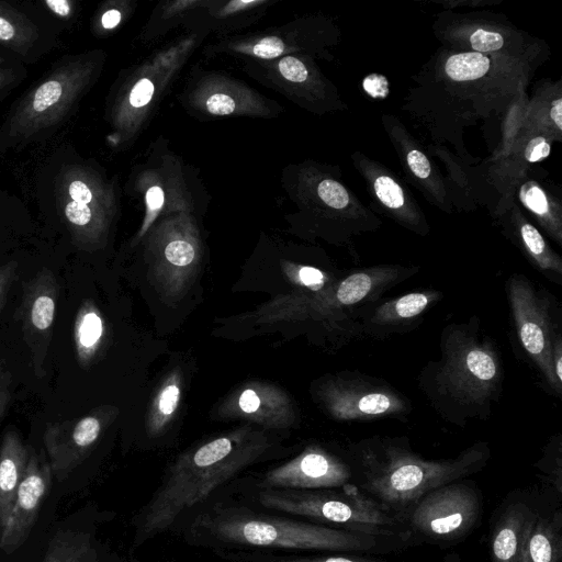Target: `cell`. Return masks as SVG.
I'll use <instances>...</instances> for the list:
<instances>
[{"label":"cell","mask_w":562,"mask_h":562,"mask_svg":"<svg viewBox=\"0 0 562 562\" xmlns=\"http://www.w3.org/2000/svg\"><path fill=\"white\" fill-rule=\"evenodd\" d=\"M271 447L265 429L245 425L183 452L138 516L140 539L168 529L180 514L260 460Z\"/></svg>","instance_id":"1"},{"label":"cell","mask_w":562,"mask_h":562,"mask_svg":"<svg viewBox=\"0 0 562 562\" xmlns=\"http://www.w3.org/2000/svg\"><path fill=\"white\" fill-rule=\"evenodd\" d=\"M356 476L364 493L397 517L426 493L480 471L490 450L476 443L448 460H426L390 438L356 445Z\"/></svg>","instance_id":"2"},{"label":"cell","mask_w":562,"mask_h":562,"mask_svg":"<svg viewBox=\"0 0 562 562\" xmlns=\"http://www.w3.org/2000/svg\"><path fill=\"white\" fill-rule=\"evenodd\" d=\"M87 54L66 55L11 106L0 126V154L43 139L75 111L95 72Z\"/></svg>","instance_id":"3"},{"label":"cell","mask_w":562,"mask_h":562,"mask_svg":"<svg viewBox=\"0 0 562 562\" xmlns=\"http://www.w3.org/2000/svg\"><path fill=\"white\" fill-rule=\"evenodd\" d=\"M205 526L214 537L223 541L261 548L384 553L401 549L409 542L401 537L378 536L260 515L212 518Z\"/></svg>","instance_id":"4"},{"label":"cell","mask_w":562,"mask_h":562,"mask_svg":"<svg viewBox=\"0 0 562 562\" xmlns=\"http://www.w3.org/2000/svg\"><path fill=\"white\" fill-rule=\"evenodd\" d=\"M446 333L442 358L432 378V396L464 416H483L502 386L498 352L491 340L479 338L474 328L453 326Z\"/></svg>","instance_id":"5"},{"label":"cell","mask_w":562,"mask_h":562,"mask_svg":"<svg viewBox=\"0 0 562 562\" xmlns=\"http://www.w3.org/2000/svg\"><path fill=\"white\" fill-rule=\"evenodd\" d=\"M262 506L333 524L334 527L411 540L398 517L355 484L340 491L267 488L259 495Z\"/></svg>","instance_id":"6"},{"label":"cell","mask_w":562,"mask_h":562,"mask_svg":"<svg viewBox=\"0 0 562 562\" xmlns=\"http://www.w3.org/2000/svg\"><path fill=\"white\" fill-rule=\"evenodd\" d=\"M481 507L477 488L460 480L426 493L398 519L411 537L451 542L464 538L474 528Z\"/></svg>","instance_id":"7"},{"label":"cell","mask_w":562,"mask_h":562,"mask_svg":"<svg viewBox=\"0 0 562 562\" xmlns=\"http://www.w3.org/2000/svg\"><path fill=\"white\" fill-rule=\"evenodd\" d=\"M55 198L61 222L75 245L93 248L105 232V192L82 166L70 165L56 179Z\"/></svg>","instance_id":"8"},{"label":"cell","mask_w":562,"mask_h":562,"mask_svg":"<svg viewBox=\"0 0 562 562\" xmlns=\"http://www.w3.org/2000/svg\"><path fill=\"white\" fill-rule=\"evenodd\" d=\"M507 296L520 345L554 392L561 394L560 383L552 369L554 333L549 302L524 276H513L507 282Z\"/></svg>","instance_id":"9"},{"label":"cell","mask_w":562,"mask_h":562,"mask_svg":"<svg viewBox=\"0 0 562 562\" xmlns=\"http://www.w3.org/2000/svg\"><path fill=\"white\" fill-rule=\"evenodd\" d=\"M318 397L327 414L338 420H368L408 411L407 401L396 391L360 378L329 379L319 386Z\"/></svg>","instance_id":"10"},{"label":"cell","mask_w":562,"mask_h":562,"mask_svg":"<svg viewBox=\"0 0 562 562\" xmlns=\"http://www.w3.org/2000/svg\"><path fill=\"white\" fill-rule=\"evenodd\" d=\"M114 417L112 407H98L89 414L46 427L43 440L53 475L58 482L90 454L103 430Z\"/></svg>","instance_id":"11"},{"label":"cell","mask_w":562,"mask_h":562,"mask_svg":"<svg viewBox=\"0 0 562 562\" xmlns=\"http://www.w3.org/2000/svg\"><path fill=\"white\" fill-rule=\"evenodd\" d=\"M222 419L249 420L267 429L291 428L299 422L296 406L279 385L248 381L238 385L216 407Z\"/></svg>","instance_id":"12"},{"label":"cell","mask_w":562,"mask_h":562,"mask_svg":"<svg viewBox=\"0 0 562 562\" xmlns=\"http://www.w3.org/2000/svg\"><path fill=\"white\" fill-rule=\"evenodd\" d=\"M58 295L59 284L54 273L44 268L23 284L21 304L16 310L37 376H43L46 372L45 361L52 339Z\"/></svg>","instance_id":"13"},{"label":"cell","mask_w":562,"mask_h":562,"mask_svg":"<svg viewBox=\"0 0 562 562\" xmlns=\"http://www.w3.org/2000/svg\"><path fill=\"white\" fill-rule=\"evenodd\" d=\"M353 476L352 468L318 446H310L299 456L266 473L261 486L316 491L338 488Z\"/></svg>","instance_id":"14"},{"label":"cell","mask_w":562,"mask_h":562,"mask_svg":"<svg viewBox=\"0 0 562 562\" xmlns=\"http://www.w3.org/2000/svg\"><path fill=\"white\" fill-rule=\"evenodd\" d=\"M53 473L46 453L30 451L27 467L19 485L16 496L0 532V549L11 554L19 549L30 536L37 519L40 508L46 497Z\"/></svg>","instance_id":"15"},{"label":"cell","mask_w":562,"mask_h":562,"mask_svg":"<svg viewBox=\"0 0 562 562\" xmlns=\"http://www.w3.org/2000/svg\"><path fill=\"white\" fill-rule=\"evenodd\" d=\"M55 44L54 34L25 10L0 0V46L22 63H34Z\"/></svg>","instance_id":"16"},{"label":"cell","mask_w":562,"mask_h":562,"mask_svg":"<svg viewBox=\"0 0 562 562\" xmlns=\"http://www.w3.org/2000/svg\"><path fill=\"white\" fill-rule=\"evenodd\" d=\"M406 278L396 268H371L353 272L333 285L327 294L324 317H328L345 307L361 303H371L387 286Z\"/></svg>","instance_id":"17"},{"label":"cell","mask_w":562,"mask_h":562,"mask_svg":"<svg viewBox=\"0 0 562 562\" xmlns=\"http://www.w3.org/2000/svg\"><path fill=\"white\" fill-rule=\"evenodd\" d=\"M538 513L522 502L507 506L491 535L492 562H520L529 530Z\"/></svg>","instance_id":"18"},{"label":"cell","mask_w":562,"mask_h":562,"mask_svg":"<svg viewBox=\"0 0 562 562\" xmlns=\"http://www.w3.org/2000/svg\"><path fill=\"white\" fill-rule=\"evenodd\" d=\"M29 457L30 449L18 432L8 430L0 443V532L7 524Z\"/></svg>","instance_id":"19"},{"label":"cell","mask_w":562,"mask_h":562,"mask_svg":"<svg viewBox=\"0 0 562 562\" xmlns=\"http://www.w3.org/2000/svg\"><path fill=\"white\" fill-rule=\"evenodd\" d=\"M440 297L441 293L437 291L407 293L379 305L368 318L367 325L375 333L404 328L418 319Z\"/></svg>","instance_id":"20"},{"label":"cell","mask_w":562,"mask_h":562,"mask_svg":"<svg viewBox=\"0 0 562 562\" xmlns=\"http://www.w3.org/2000/svg\"><path fill=\"white\" fill-rule=\"evenodd\" d=\"M561 512L538 513L527 536L520 562H562Z\"/></svg>","instance_id":"21"},{"label":"cell","mask_w":562,"mask_h":562,"mask_svg":"<svg viewBox=\"0 0 562 562\" xmlns=\"http://www.w3.org/2000/svg\"><path fill=\"white\" fill-rule=\"evenodd\" d=\"M104 319L95 304L86 300L77 311L74 323V344L79 366L88 369L102 347Z\"/></svg>","instance_id":"22"},{"label":"cell","mask_w":562,"mask_h":562,"mask_svg":"<svg viewBox=\"0 0 562 562\" xmlns=\"http://www.w3.org/2000/svg\"><path fill=\"white\" fill-rule=\"evenodd\" d=\"M42 562H98V553L89 533L60 529L50 539Z\"/></svg>","instance_id":"23"},{"label":"cell","mask_w":562,"mask_h":562,"mask_svg":"<svg viewBox=\"0 0 562 562\" xmlns=\"http://www.w3.org/2000/svg\"><path fill=\"white\" fill-rule=\"evenodd\" d=\"M182 375L179 369L172 370L162 381L153 400L147 418L149 435L164 431L178 409L181 398Z\"/></svg>","instance_id":"24"},{"label":"cell","mask_w":562,"mask_h":562,"mask_svg":"<svg viewBox=\"0 0 562 562\" xmlns=\"http://www.w3.org/2000/svg\"><path fill=\"white\" fill-rule=\"evenodd\" d=\"M519 233L524 247L535 266L552 281L561 284V259L549 249L538 229L529 223H524Z\"/></svg>","instance_id":"25"},{"label":"cell","mask_w":562,"mask_h":562,"mask_svg":"<svg viewBox=\"0 0 562 562\" xmlns=\"http://www.w3.org/2000/svg\"><path fill=\"white\" fill-rule=\"evenodd\" d=\"M490 68V59L476 52L452 55L445 65L446 74L456 81L474 80L483 77Z\"/></svg>","instance_id":"26"},{"label":"cell","mask_w":562,"mask_h":562,"mask_svg":"<svg viewBox=\"0 0 562 562\" xmlns=\"http://www.w3.org/2000/svg\"><path fill=\"white\" fill-rule=\"evenodd\" d=\"M286 274L295 285L303 288V291L313 293L322 292L334 285V278L324 271L310 266H295L288 269Z\"/></svg>","instance_id":"27"},{"label":"cell","mask_w":562,"mask_h":562,"mask_svg":"<svg viewBox=\"0 0 562 562\" xmlns=\"http://www.w3.org/2000/svg\"><path fill=\"white\" fill-rule=\"evenodd\" d=\"M379 200L389 209L397 210L404 205V194L400 184L389 176H380L373 183Z\"/></svg>","instance_id":"28"},{"label":"cell","mask_w":562,"mask_h":562,"mask_svg":"<svg viewBox=\"0 0 562 562\" xmlns=\"http://www.w3.org/2000/svg\"><path fill=\"white\" fill-rule=\"evenodd\" d=\"M522 204L540 217H548L550 206L544 191L536 182L525 183L519 191Z\"/></svg>","instance_id":"29"},{"label":"cell","mask_w":562,"mask_h":562,"mask_svg":"<svg viewBox=\"0 0 562 562\" xmlns=\"http://www.w3.org/2000/svg\"><path fill=\"white\" fill-rule=\"evenodd\" d=\"M27 76V70L23 64L10 61L0 65V101L15 89Z\"/></svg>","instance_id":"30"},{"label":"cell","mask_w":562,"mask_h":562,"mask_svg":"<svg viewBox=\"0 0 562 562\" xmlns=\"http://www.w3.org/2000/svg\"><path fill=\"white\" fill-rule=\"evenodd\" d=\"M317 193L323 202L334 209H344L349 203V194L344 186L330 179L318 184Z\"/></svg>","instance_id":"31"},{"label":"cell","mask_w":562,"mask_h":562,"mask_svg":"<svg viewBox=\"0 0 562 562\" xmlns=\"http://www.w3.org/2000/svg\"><path fill=\"white\" fill-rule=\"evenodd\" d=\"M470 43L476 53H487L499 49L504 44V40L497 32L479 29L471 34Z\"/></svg>","instance_id":"32"},{"label":"cell","mask_w":562,"mask_h":562,"mask_svg":"<svg viewBox=\"0 0 562 562\" xmlns=\"http://www.w3.org/2000/svg\"><path fill=\"white\" fill-rule=\"evenodd\" d=\"M41 4L49 15L61 22H70L75 19L77 3L74 0H45Z\"/></svg>","instance_id":"33"},{"label":"cell","mask_w":562,"mask_h":562,"mask_svg":"<svg viewBox=\"0 0 562 562\" xmlns=\"http://www.w3.org/2000/svg\"><path fill=\"white\" fill-rule=\"evenodd\" d=\"M278 67L282 77L292 82H303L308 75L305 65L293 56L283 57Z\"/></svg>","instance_id":"34"},{"label":"cell","mask_w":562,"mask_h":562,"mask_svg":"<svg viewBox=\"0 0 562 562\" xmlns=\"http://www.w3.org/2000/svg\"><path fill=\"white\" fill-rule=\"evenodd\" d=\"M284 50V44L277 36H268L260 40L252 46V54L257 57L270 59L281 55Z\"/></svg>","instance_id":"35"},{"label":"cell","mask_w":562,"mask_h":562,"mask_svg":"<svg viewBox=\"0 0 562 562\" xmlns=\"http://www.w3.org/2000/svg\"><path fill=\"white\" fill-rule=\"evenodd\" d=\"M154 92L155 87L153 82L147 78H142L132 88L128 102L133 108L144 106L151 100Z\"/></svg>","instance_id":"36"},{"label":"cell","mask_w":562,"mask_h":562,"mask_svg":"<svg viewBox=\"0 0 562 562\" xmlns=\"http://www.w3.org/2000/svg\"><path fill=\"white\" fill-rule=\"evenodd\" d=\"M363 90L372 98L384 99L389 94V81L380 74L368 75L362 81Z\"/></svg>","instance_id":"37"},{"label":"cell","mask_w":562,"mask_h":562,"mask_svg":"<svg viewBox=\"0 0 562 562\" xmlns=\"http://www.w3.org/2000/svg\"><path fill=\"white\" fill-rule=\"evenodd\" d=\"M282 562H383L380 560L361 557L357 554H334V555H321V557H305L289 559Z\"/></svg>","instance_id":"38"},{"label":"cell","mask_w":562,"mask_h":562,"mask_svg":"<svg viewBox=\"0 0 562 562\" xmlns=\"http://www.w3.org/2000/svg\"><path fill=\"white\" fill-rule=\"evenodd\" d=\"M16 268L15 261H9L0 266V313L5 305L9 291L15 279Z\"/></svg>","instance_id":"39"},{"label":"cell","mask_w":562,"mask_h":562,"mask_svg":"<svg viewBox=\"0 0 562 562\" xmlns=\"http://www.w3.org/2000/svg\"><path fill=\"white\" fill-rule=\"evenodd\" d=\"M206 109L215 115H227L235 110V101L227 94L215 93L206 100Z\"/></svg>","instance_id":"40"},{"label":"cell","mask_w":562,"mask_h":562,"mask_svg":"<svg viewBox=\"0 0 562 562\" xmlns=\"http://www.w3.org/2000/svg\"><path fill=\"white\" fill-rule=\"evenodd\" d=\"M550 144L549 142L542 137L538 136L532 138L526 146L525 149V158L529 162H536L543 160L550 155Z\"/></svg>","instance_id":"41"},{"label":"cell","mask_w":562,"mask_h":562,"mask_svg":"<svg viewBox=\"0 0 562 562\" xmlns=\"http://www.w3.org/2000/svg\"><path fill=\"white\" fill-rule=\"evenodd\" d=\"M407 164L409 169L418 178L425 179L430 175V162L428 158L419 150L412 149L407 154Z\"/></svg>","instance_id":"42"},{"label":"cell","mask_w":562,"mask_h":562,"mask_svg":"<svg viewBox=\"0 0 562 562\" xmlns=\"http://www.w3.org/2000/svg\"><path fill=\"white\" fill-rule=\"evenodd\" d=\"M12 375L2 360H0V419L11 400Z\"/></svg>","instance_id":"43"},{"label":"cell","mask_w":562,"mask_h":562,"mask_svg":"<svg viewBox=\"0 0 562 562\" xmlns=\"http://www.w3.org/2000/svg\"><path fill=\"white\" fill-rule=\"evenodd\" d=\"M552 369L557 380L562 383V338L561 334L553 344Z\"/></svg>","instance_id":"44"},{"label":"cell","mask_w":562,"mask_h":562,"mask_svg":"<svg viewBox=\"0 0 562 562\" xmlns=\"http://www.w3.org/2000/svg\"><path fill=\"white\" fill-rule=\"evenodd\" d=\"M122 19V13L117 9H108L100 16V25L104 30L116 27Z\"/></svg>","instance_id":"45"},{"label":"cell","mask_w":562,"mask_h":562,"mask_svg":"<svg viewBox=\"0 0 562 562\" xmlns=\"http://www.w3.org/2000/svg\"><path fill=\"white\" fill-rule=\"evenodd\" d=\"M146 203L150 211L159 210L164 204V191L160 187L154 186L147 190Z\"/></svg>","instance_id":"46"},{"label":"cell","mask_w":562,"mask_h":562,"mask_svg":"<svg viewBox=\"0 0 562 562\" xmlns=\"http://www.w3.org/2000/svg\"><path fill=\"white\" fill-rule=\"evenodd\" d=\"M550 117L553 123L557 125L558 130H562V99L558 98L552 102V106L550 109Z\"/></svg>","instance_id":"47"},{"label":"cell","mask_w":562,"mask_h":562,"mask_svg":"<svg viewBox=\"0 0 562 562\" xmlns=\"http://www.w3.org/2000/svg\"><path fill=\"white\" fill-rule=\"evenodd\" d=\"M442 562H461L459 554L451 553L448 554Z\"/></svg>","instance_id":"48"},{"label":"cell","mask_w":562,"mask_h":562,"mask_svg":"<svg viewBox=\"0 0 562 562\" xmlns=\"http://www.w3.org/2000/svg\"><path fill=\"white\" fill-rule=\"evenodd\" d=\"M7 63H10V61H8L7 57L2 53H0V65H4Z\"/></svg>","instance_id":"49"}]
</instances>
